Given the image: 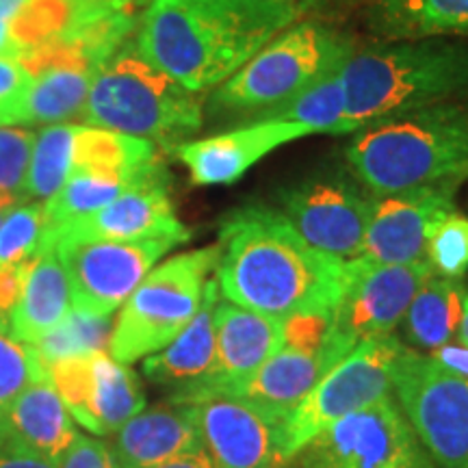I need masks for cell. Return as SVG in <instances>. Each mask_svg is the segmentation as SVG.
<instances>
[{"instance_id":"21","label":"cell","mask_w":468,"mask_h":468,"mask_svg":"<svg viewBox=\"0 0 468 468\" xmlns=\"http://www.w3.org/2000/svg\"><path fill=\"white\" fill-rule=\"evenodd\" d=\"M0 436L39 458L58 464L72 447L79 430L50 376H44L22 390L0 423Z\"/></svg>"},{"instance_id":"39","label":"cell","mask_w":468,"mask_h":468,"mask_svg":"<svg viewBox=\"0 0 468 468\" xmlns=\"http://www.w3.org/2000/svg\"><path fill=\"white\" fill-rule=\"evenodd\" d=\"M0 468H57V464L0 436Z\"/></svg>"},{"instance_id":"29","label":"cell","mask_w":468,"mask_h":468,"mask_svg":"<svg viewBox=\"0 0 468 468\" xmlns=\"http://www.w3.org/2000/svg\"><path fill=\"white\" fill-rule=\"evenodd\" d=\"M341 66L321 76L319 80H314L306 90L295 93L291 101L267 111V113L256 115L250 122H295V124L308 126L314 134H347V128H345L347 96H345Z\"/></svg>"},{"instance_id":"2","label":"cell","mask_w":468,"mask_h":468,"mask_svg":"<svg viewBox=\"0 0 468 468\" xmlns=\"http://www.w3.org/2000/svg\"><path fill=\"white\" fill-rule=\"evenodd\" d=\"M215 280L221 300L269 317L330 314L345 261L306 243L278 208L243 204L219 224Z\"/></svg>"},{"instance_id":"12","label":"cell","mask_w":468,"mask_h":468,"mask_svg":"<svg viewBox=\"0 0 468 468\" xmlns=\"http://www.w3.org/2000/svg\"><path fill=\"white\" fill-rule=\"evenodd\" d=\"M176 239L145 241H98L66 239L57 241V254L66 269L72 310L87 317L113 319V314L148 276L152 267L172 251Z\"/></svg>"},{"instance_id":"41","label":"cell","mask_w":468,"mask_h":468,"mask_svg":"<svg viewBox=\"0 0 468 468\" xmlns=\"http://www.w3.org/2000/svg\"><path fill=\"white\" fill-rule=\"evenodd\" d=\"M27 0H0V57L9 58V33L11 25L25 7Z\"/></svg>"},{"instance_id":"1","label":"cell","mask_w":468,"mask_h":468,"mask_svg":"<svg viewBox=\"0 0 468 468\" xmlns=\"http://www.w3.org/2000/svg\"><path fill=\"white\" fill-rule=\"evenodd\" d=\"M317 0H150L134 27L148 61L197 96L239 72Z\"/></svg>"},{"instance_id":"11","label":"cell","mask_w":468,"mask_h":468,"mask_svg":"<svg viewBox=\"0 0 468 468\" xmlns=\"http://www.w3.org/2000/svg\"><path fill=\"white\" fill-rule=\"evenodd\" d=\"M286 468H438L393 395L327 425Z\"/></svg>"},{"instance_id":"9","label":"cell","mask_w":468,"mask_h":468,"mask_svg":"<svg viewBox=\"0 0 468 468\" xmlns=\"http://www.w3.org/2000/svg\"><path fill=\"white\" fill-rule=\"evenodd\" d=\"M393 397L438 468H468V382L401 343Z\"/></svg>"},{"instance_id":"37","label":"cell","mask_w":468,"mask_h":468,"mask_svg":"<svg viewBox=\"0 0 468 468\" xmlns=\"http://www.w3.org/2000/svg\"><path fill=\"white\" fill-rule=\"evenodd\" d=\"M57 468H120L109 442L101 438L79 434Z\"/></svg>"},{"instance_id":"26","label":"cell","mask_w":468,"mask_h":468,"mask_svg":"<svg viewBox=\"0 0 468 468\" xmlns=\"http://www.w3.org/2000/svg\"><path fill=\"white\" fill-rule=\"evenodd\" d=\"M466 280H449L431 273L403 314L399 341L410 349L431 354L458 338Z\"/></svg>"},{"instance_id":"10","label":"cell","mask_w":468,"mask_h":468,"mask_svg":"<svg viewBox=\"0 0 468 468\" xmlns=\"http://www.w3.org/2000/svg\"><path fill=\"white\" fill-rule=\"evenodd\" d=\"M401 347L397 335L368 338L321 376L310 393L286 414L282 464L300 453L327 425L393 395V360Z\"/></svg>"},{"instance_id":"17","label":"cell","mask_w":468,"mask_h":468,"mask_svg":"<svg viewBox=\"0 0 468 468\" xmlns=\"http://www.w3.org/2000/svg\"><path fill=\"white\" fill-rule=\"evenodd\" d=\"M215 324L218 343L208 373L200 382L169 393L165 401L189 406L213 397H224L232 386L243 382L284 347V319L219 300Z\"/></svg>"},{"instance_id":"42","label":"cell","mask_w":468,"mask_h":468,"mask_svg":"<svg viewBox=\"0 0 468 468\" xmlns=\"http://www.w3.org/2000/svg\"><path fill=\"white\" fill-rule=\"evenodd\" d=\"M148 468H219V466L215 464V460L210 458L204 449H196V452L178 455V458H172Z\"/></svg>"},{"instance_id":"13","label":"cell","mask_w":468,"mask_h":468,"mask_svg":"<svg viewBox=\"0 0 468 468\" xmlns=\"http://www.w3.org/2000/svg\"><path fill=\"white\" fill-rule=\"evenodd\" d=\"M373 196L354 176L314 174L278 191V210L306 243L341 261L356 259Z\"/></svg>"},{"instance_id":"16","label":"cell","mask_w":468,"mask_h":468,"mask_svg":"<svg viewBox=\"0 0 468 468\" xmlns=\"http://www.w3.org/2000/svg\"><path fill=\"white\" fill-rule=\"evenodd\" d=\"M66 239H98V241H145V239H176L186 243L191 232L174 210L169 197L165 167L154 165L150 174L128 186L124 193L83 218L68 221L44 234V248Z\"/></svg>"},{"instance_id":"30","label":"cell","mask_w":468,"mask_h":468,"mask_svg":"<svg viewBox=\"0 0 468 468\" xmlns=\"http://www.w3.org/2000/svg\"><path fill=\"white\" fill-rule=\"evenodd\" d=\"M76 124L44 126L35 134L25 200L46 202L61 189L74 165Z\"/></svg>"},{"instance_id":"44","label":"cell","mask_w":468,"mask_h":468,"mask_svg":"<svg viewBox=\"0 0 468 468\" xmlns=\"http://www.w3.org/2000/svg\"><path fill=\"white\" fill-rule=\"evenodd\" d=\"M17 202H22L20 197H16L14 193H9V191H3V189H0V224H3L5 215H7L9 210L14 208Z\"/></svg>"},{"instance_id":"23","label":"cell","mask_w":468,"mask_h":468,"mask_svg":"<svg viewBox=\"0 0 468 468\" xmlns=\"http://www.w3.org/2000/svg\"><path fill=\"white\" fill-rule=\"evenodd\" d=\"M72 313V292L55 245L39 250L28 267L25 289L9 314L11 332L37 347Z\"/></svg>"},{"instance_id":"8","label":"cell","mask_w":468,"mask_h":468,"mask_svg":"<svg viewBox=\"0 0 468 468\" xmlns=\"http://www.w3.org/2000/svg\"><path fill=\"white\" fill-rule=\"evenodd\" d=\"M431 276L425 261L382 265L365 259L345 261L343 289L330 313L321 351L332 365L368 338L397 335L403 314Z\"/></svg>"},{"instance_id":"40","label":"cell","mask_w":468,"mask_h":468,"mask_svg":"<svg viewBox=\"0 0 468 468\" xmlns=\"http://www.w3.org/2000/svg\"><path fill=\"white\" fill-rule=\"evenodd\" d=\"M430 356L438 362V365L447 368V371H452L453 376H458L468 382V347H464V345L458 341L447 343L442 345V347H438L436 351H431Z\"/></svg>"},{"instance_id":"18","label":"cell","mask_w":468,"mask_h":468,"mask_svg":"<svg viewBox=\"0 0 468 468\" xmlns=\"http://www.w3.org/2000/svg\"><path fill=\"white\" fill-rule=\"evenodd\" d=\"M455 210L452 189H410L373 196L358 259L382 265L425 261L434 228Z\"/></svg>"},{"instance_id":"31","label":"cell","mask_w":468,"mask_h":468,"mask_svg":"<svg viewBox=\"0 0 468 468\" xmlns=\"http://www.w3.org/2000/svg\"><path fill=\"white\" fill-rule=\"evenodd\" d=\"M44 376H48V367L37 347L20 341L9 321H0V423L17 395Z\"/></svg>"},{"instance_id":"15","label":"cell","mask_w":468,"mask_h":468,"mask_svg":"<svg viewBox=\"0 0 468 468\" xmlns=\"http://www.w3.org/2000/svg\"><path fill=\"white\" fill-rule=\"evenodd\" d=\"M202 449L219 468H284L282 410L239 399L213 397L189 403Z\"/></svg>"},{"instance_id":"4","label":"cell","mask_w":468,"mask_h":468,"mask_svg":"<svg viewBox=\"0 0 468 468\" xmlns=\"http://www.w3.org/2000/svg\"><path fill=\"white\" fill-rule=\"evenodd\" d=\"M345 128L468 96V44L401 39L354 48L341 66Z\"/></svg>"},{"instance_id":"35","label":"cell","mask_w":468,"mask_h":468,"mask_svg":"<svg viewBox=\"0 0 468 468\" xmlns=\"http://www.w3.org/2000/svg\"><path fill=\"white\" fill-rule=\"evenodd\" d=\"M35 133L28 128L0 126V189L25 200V185L31 163Z\"/></svg>"},{"instance_id":"19","label":"cell","mask_w":468,"mask_h":468,"mask_svg":"<svg viewBox=\"0 0 468 468\" xmlns=\"http://www.w3.org/2000/svg\"><path fill=\"white\" fill-rule=\"evenodd\" d=\"M313 134L308 126L295 122H248L226 133L189 139L176 145L172 154L186 167L193 185H232L273 150Z\"/></svg>"},{"instance_id":"34","label":"cell","mask_w":468,"mask_h":468,"mask_svg":"<svg viewBox=\"0 0 468 468\" xmlns=\"http://www.w3.org/2000/svg\"><path fill=\"white\" fill-rule=\"evenodd\" d=\"M111 327H113L111 319L87 317V314L72 310L68 319L37 345V351L42 354L46 365L57 358H66V356L107 351Z\"/></svg>"},{"instance_id":"5","label":"cell","mask_w":468,"mask_h":468,"mask_svg":"<svg viewBox=\"0 0 468 468\" xmlns=\"http://www.w3.org/2000/svg\"><path fill=\"white\" fill-rule=\"evenodd\" d=\"M133 35L96 69L79 120L174 152L202 128V96L148 61Z\"/></svg>"},{"instance_id":"32","label":"cell","mask_w":468,"mask_h":468,"mask_svg":"<svg viewBox=\"0 0 468 468\" xmlns=\"http://www.w3.org/2000/svg\"><path fill=\"white\" fill-rule=\"evenodd\" d=\"M44 202H17L0 224V267L33 261L44 245Z\"/></svg>"},{"instance_id":"20","label":"cell","mask_w":468,"mask_h":468,"mask_svg":"<svg viewBox=\"0 0 468 468\" xmlns=\"http://www.w3.org/2000/svg\"><path fill=\"white\" fill-rule=\"evenodd\" d=\"M120 468H148L202 449L189 408L156 403L120 427L109 442Z\"/></svg>"},{"instance_id":"22","label":"cell","mask_w":468,"mask_h":468,"mask_svg":"<svg viewBox=\"0 0 468 468\" xmlns=\"http://www.w3.org/2000/svg\"><path fill=\"white\" fill-rule=\"evenodd\" d=\"M219 300L218 280L213 276L204 291L200 310L189 321V325L167 347L144 358V376L152 384L165 388L167 395L200 382L213 365L215 343H218L215 313Z\"/></svg>"},{"instance_id":"43","label":"cell","mask_w":468,"mask_h":468,"mask_svg":"<svg viewBox=\"0 0 468 468\" xmlns=\"http://www.w3.org/2000/svg\"><path fill=\"white\" fill-rule=\"evenodd\" d=\"M455 341L468 347V282H466V291H464V302H462V321H460V330H458V338Z\"/></svg>"},{"instance_id":"33","label":"cell","mask_w":468,"mask_h":468,"mask_svg":"<svg viewBox=\"0 0 468 468\" xmlns=\"http://www.w3.org/2000/svg\"><path fill=\"white\" fill-rule=\"evenodd\" d=\"M431 273L449 280H466L468 273V218L458 208L434 228L425 250Z\"/></svg>"},{"instance_id":"3","label":"cell","mask_w":468,"mask_h":468,"mask_svg":"<svg viewBox=\"0 0 468 468\" xmlns=\"http://www.w3.org/2000/svg\"><path fill=\"white\" fill-rule=\"evenodd\" d=\"M345 161L371 196L452 189L468 178V102L447 101L371 122L349 134Z\"/></svg>"},{"instance_id":"14","label":"cell","mask_w":468,"mask_h":468,"mask_svg":"<svg viewBox=\"0 0 468 468\" xmlns=\"http://www.w3.org/2000/svg\"><path fill=\"white\" fill-rule=\"evenodd\" d=\"M48 376L72 419L90 434L113 436L145 408V390L131 365L109 351H87L48 362Z\"/></svg>"},{"instance_id":"6","label":"cell","mask_w":468,"mask_h":468,"mask_svg":"<svg viewBox=\"0 0 468 468\" xmlns=\"http://www.w3.org/2000/svg\"><path fill=\"white\" fill-rule=\"evenodd\" d=\"M354 48V37L325 22H295L210 91V113L245 124L332 72Z\"/></svg>"},{"instance_id":"27","label":"cell","mask_w":468,"mask_h":468,"mask_svg":"<svg viewBox=\"0 0 468 468\" xmlns=\"http://www.w3.org/2000/svg\"><path fill=\"white\" fill-rule=\"evenodd\" d=\"M98 68L91 63L63 61L35 72L31 90L17 107L11 126L68 124V120L80 117Z\"/></svg>"},{"instance_id":"38","label":"cell","mask_w":468,"mask_h":468,"mask_svg":"<svg viewBox=\"0 0 468 468\" xmlns=\"http://www.w3.org/2000/svg\"><path fill=\"white\" fill-rule=\"evenodd\" d=\"M33 261L22 262V265L0 267V321H9L11 310L20 300V292L25 289V280Z\"/></svg>"},{"instance_id":"24","label":"cell","mask_w":468,"mask_h":468,"mask_svg":"<svg viewBox=\"0 0 468 468\" xmlns=\"http://www.w3.org/2000/svg\"><path fill=\"white\" fill-rule=\"evenodd\" d=\"M330 367L332 362L321 349L308 351L284 345L251 376L232 386L224 397H239V399L291 412Z\"/></svg>"},{"instance_id":"7","label":"cell","mask_w":468,"mask_h":468,"mask_svg":"<svg viewBox=\"0 0 468 468\" xmlns=\"http://www.w3.org/2000/svg\"><path fill=\"white\" fill-rule=\"evenodd\" d=\"M219 262V245H207L161 261L117 310L107 351L122 365L167 347L200 310Z\"/></svg>"},{"instance_id":"28","label":"cell","mask_w":468,"mask_h":468,"mask_svg":"<svg viewBox=\"0 0 468 468\" xmlns=\"http://www.w3.org/2000/svg\"><path fill=\"white\" fill-rule=\"evenodd\" d=\"M161 161L152 163L148 169L139 174H122V172H98V169H74L68 176L66 183L61 185L55 196L44 202V219L46 232L68 224V221L90 215L93 210L102 208L104 204L115 200L120 193L142 180L150 174L154 165Z\"/></svg>"},{"instance_id":"25","label":"cell","mask_w":468,"mask_h":468,"mask_svg":"<svg viewBox=\"0 0 468 468\" xmlns=\"http://www.w3.org/2000/svg\"><path fill=\"white\" fill-rule=\"evenodd\" d=\"M368 25L386 42L468 37V0H371Z\"/></svg>"},{"instance_id":"36","label":"cell","mask_w":468,"mask_h":468,"mask_svg":"<svg viewBox=\"0 0 468 468\" xmlns=\"http://www.w3.org/2000/svg\"><path fill=\"white\" fill-rule=\"evenodd\" d=\"M33 85V76L16 58L0 57V126H11L20 102Z\"/></svg>"}]
</instances>
